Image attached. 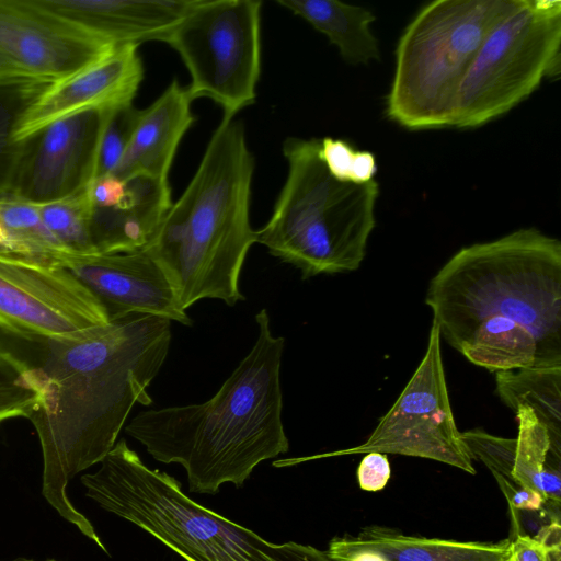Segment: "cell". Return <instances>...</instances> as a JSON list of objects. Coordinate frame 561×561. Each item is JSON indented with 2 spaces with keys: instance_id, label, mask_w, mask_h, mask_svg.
<instances>
[{
  "instance_id": "obj_1",
  "label": "cell",
  "mask_w": 561,
  "mask_h": 561,
  "mask_svg": "<svg viewBox=\"0 0 561 561\" xmlns=\"http://www.w3.org/2000/svg\"><path fill=\"white\" fill-rule=\"evenodd\" d=\"M171 322L130 314L73 335L30 342L41 398L27 419L42 450L43 496L106 553L92 523L68 497L67 485L110 453L135 404L152 403L147 388L168 356Z\"/></svg>"
},
{
  "instance_id": "obj_2",
  "label": "cell",
  "mask_w": 561,
  "mask_h": 561,
  "mask_svg": "<svg viewBox=\"0 0 561 561\" xmlns=\"http://www.w3.org/2000/svg\"><path fill=\"white\" fill-rule=\"evenodd\" d=\"M425 304L440 337L476 366L561 365V243L535 228L460 249Z\"/></svg>"
},
{
  "instance_id": "obj_3",
  "label": "cell",
  "mask_w": 561,
  "mask_h": 561,
  "mask_svg": "<svg viewBox=\"0 0 561 561\" xmlns=\"http://www.w3.org/2000/svg\"><path fill=\"white\" fill-rule=\"evenodd\" d=\"M255 322L251 351L209 400L141 411L125 426L156 460L181 465L191 492L215 494L224 483L240 488L259 463L288 451L280 388L285 339L273 335L266 309Z\"/></svg>"
},
{
  "instance_id": "obj_4",
  "label": "cell",
  "mask_w": 561,
  "mask_h": 561,
  "mask_svg": "<svg viewBox=\"0 0 561 561\" xmlns=\"http://www.w3.org/2000/svg\"><path fill=\"white\" fill-rule=\"evenodd\" d=\"M253 171L243 124L222 116L195 174L144 248L168 275L184 310L205 298L228 306L244 300L239 279L255 243Z\"/></svg>"
},
{
  "instance_id": "obj_5",
  "label": "cell",
  "mask_w": 561,
  "mask_h": 561,
  "mask_svg": "<svg viewBox=\"0 0 561 561\" xmlns=\"http://www.w3.org/2000/svg\"><path fill=\"white\" fill-rule=\"evenodd\" d=\"M85 495L153 536L186 561H333L327 551L273 543L188 497L163 471L150 469L125 439L83 474Z\"/></svg>"
},
{
  "instance_id": "obj_6",
  "label": "cell",
  "mask_w": 561,
  "mask_h": 561,
  "mask_svg": "<svg viewBox=\"0 0 561 561\" xmlns=\"http://www.w3.org/2000/svg\"><path fill=\"white\" fill-rule=\"evenodd\" d=\"M320 140L287 138L285 184L255 242L298 268L304 279L356 271L375 228L379 184L334 179L319 157Z\"/></svg>"
},
{
  "instance_id": "obj_7",
  "label": "cell",
  "mask_w": 561,
  "mask_h": 561,
  "mask_svg": "<svg viewBox=\"0 0 561 561\" xmlns=\"http://www.w3.org/2000/svg\"><path fill=\"white\" fill-rule=\"evenodd\" d=\"M520 0H435L407 25L396 51L386 114L410 130L453 126L462 81L490 31Z\"/></svg>"
},
{
  "instance_id": "obj_8",
  "label": "cell",
  "mask_w": 561,
  "mask_h": 561,
  "mask_svg": "<svg viewBox=\"0 0 561 561\" xmlns=\"http://www.w3.org/2000/svg\"><path fill=\"white\" fill-rule=\"evenodd\" d=\"M561 1L520 0L486 35L459 89L453 126L474 128L560 75Z\"/></svg>"
},
{
  "instance_id": "obj_9",
  "label": "cell",
  "mask_w": 561,
  "mask_h": 561,
  "mask_svg": "<svg viewBox=\"0 0 561 561\" xmlns=\"http://www.w3.org/2000/svg\"><path fill=\"white\" fill-rule=\"evenodd\" d=\"M261 1L195 0L160 42L182 58L192 100L208 98L236 114L256 98L261 72Z\"/></svg>"
},
{
  "instance_id": "obj_10",
  "label": "cell",
  "mask_w": 561,
  "mask_h": 561,
  "mask_svg": "<svg viewBox=\"0 0 561 561\" xmlns=\"http://www.w3.org/2000/svg\"><path fill=\"white\" fill-rule=\"evenodd\" d=\"M440 340L438 327L432 321L422 360L364 443L314 457L280 460L279 466L320 457L376 451L435 460L474 474L473 459L451 410Z\"/></svg>"
},
{
  "instance_id": "obj_11",
  "label": "cell",
  "mask_w": 561,
  "mask_h": 561,
  "mask_svg": "<svg viewBox=\"0 0 561 561\" xmlns=\"http://www.w3.org/2000/svg\"><path fill=\"white\" fill-rule=\"evenodd\" d=\"M110 323L98 299L67 268L0 251V329L36 342Z\"/></svg>"
},
{
  "instance_id": "obj_12",
  "label": "cell",
  "mask_w": 561,
  "mask_h": 561,
  "mask_svg": "<svg viewBox=\"0 0 561 561\" xmlns=\"http://www.w3.org/2000/svg\"><path fill=\"white\" fill-rule=\"evenodd\" d=\"M111 110L80 112L24 138L8 195L43 205L89 187Z\"/></svg>"
},
{
  "instance_id": "obj_13",
  "label": "cell",
  "mask_w": 561,
  "mask_h": 561,
  "mask_svg": "<svg viewBox=\"0 0 561 561\" xmlns=\"http://www.w3.org/2000/svg\"><path fill=\"white\" fill-rule=\"evenodd\" d=\"M115 46L34 0H0V54L30 76L60 82Z\"/></svg>"
},
{
  "instance_id": "obj_14",
  "label": "cell",
  "mask_w": 561,
  "mask_h": 561,
  "mask_svg": "<svg viewBox=\"0 0 561 561\" xmlns=\"http://www.w3.org/2000/svg\"><path fill=\"white\" fill-rule=\"evenodd\" d=\"M67 270L98 299L110 322L151 314L184 325L193 323L168 275L145 249L76 256Z\"/></svg>"
},
{
  "instance_id": "obj_15",
  "label": "cell",
  "mask_w": 561,
  "mask_h": 561,
  "mask_svg": "<svg viewBox=\"0 0 561 561\" xmlns=\"http://www.w3.org/2000/svg\"><path fill=\"white\" fill-rule=\"evenodd\" d=\"M137 48L135 44L116 45L95 64L56 82L25 114L14 134L15 140L80 112L133 103L144 78Z\"/></svg>"
},
{
  "instance_id": "obj_16",
  "label": "cell",
  "mask_w": 561,
  "mask_h": 561,
  "mask_svg": "<svg viewBox=\"0 0 561 561\" xmlns=\"http://www.w3.org/2000/svg\"><path fill=\"white\" fill-rule=\"evenodd\" d=\"M39 7L114 44L161 41L195 0H34Z\"/></svg>"
},
{
  "instance_id": "obj_17",
  "label": "cell",
  "mask_w": 561,
  "mask_h": 561,
  "mask_svg": "<svg viewBox=\"0 0 561 561\" xmlns=\"http://www.w3.org/2000/svg\"><path fill=\"white\" fill-rule=\"evenodd\" d=\"M192 99L173 80L140 116L130 141L112 175L122 181L137 175L168 180L178 147L192 126Z\"/></svg>"
},
{
  "instance_id": "obj_18",
  "label": "cell",
  "mask_w": 561,
  "mask_h": 561,
  "mask_svg": "<svg viewBox=\"0 0 561 561\" xmlns=\"http://www.w3.org/2000/svg\"><path fill=\"white\" fill-rule=\"evenodd\" d=\"M124 182V194L117 203L92 205L91 236L96 254L144 249L172 205L168 180L137 175Z\"/></svg>"
},
{
  "instance_id": "obj_19",
  "label": "cell",
  "mask_w": 561,
  "mask_h": 561,
  "mask_svg": "<svg viewBox=\"0 0 561 561\" xmlns=\"http://www.w3.org/2000/svg\"><path fill=\"white\" fill-rule=\"evenodd\" d=\"M371 550L387 561H511V539L499 542L458 541L402 534L383 526H368L356 536L333 538L327 550L333 561Z\"/></svg>"
},
{
  "instance_id": "obj_20",
  "label": "cell",
  "mask_w": 561,
  "mask_h": 561,
  "mask_svg": "<svg viewBox=\"0 0 561 561\" xmlns=\"http://www.w3.org/2000/svg\"><path fill=\"white\" fill-rule=\"evenodd\" d=\"M277 3L324 34L346 62L367 65L380 59L379 43L370 28L376 16L370 10L337 0H277Z\"/></svg>"
},
{
  "instance_id": "obj_21",
  "label": "cell",
  "mask_w": 561,
  "mask_h": 561,
  "mask_svg": "<svg viewBox=\"0 0 561 561\" xmlns=\"http://www.w3.org/2000/svg\"><path fill=\"white\" fill-rule=\"evenodd\" d=\"M514 413L518 434L514 445L512 478L517 485L559 505L561 439L551 435L530 408L519 407Z\"/></svg>"
},
{
  "instance_id": "obj_22",
  "label": "cell",
  "mask_w": 561,
  "mask_h": 561,
  "mask_svg": "<svg viewBox=\"0 0 561 561\" xmlns=\"http://www.w3.org/2000/svg\"><path fill=\"white\" fill-rule=\"evenodd\" d=\"M495 390L513 412L530 408L551 435L561 439V365L497 371Z\"/></svg>"
},
{
  "instance_id": "obj_23",
  "label": "cell",
  "mask_w": 561,
  "mask_h": 561,
  "mask_svg": "<svg viewBox=\"0 0 561 561\" xmlns=\"http://www.w3.org/2000/svg\"><path fill=\"white\" fill-rule=\"evenodd\" d=\"M0 224L8 252L50 266L68 268L75 255L45 226L34 205L11 195L0 198Z\"/></svg>"
},
{
  "instance_id": "obj_24",
  "label": "cell",
  "mask_w": 561,
  "mask_h": 561,
  "mask_svg": "<svg viewBox=\"0 0 561 561\" xmlns=\"http://www.w3.org/2000/svg\"><path fill=\"white\" fill-rule=\"evenodd\" d=\"M30 75L0 77V198L7 196L22 150L14 134L30 108L55 84Z\"/></svg>"
},
{
  "instance_id": "obj_25",
  "label": "cell",
  "mask_w": 561,
  "mask_h": 561,
  "mask_svg": "<svg viewBox=\"0 0 561 561\" xmlns=\"http://www.w3.org/2000/svg\"><path fill=\"white\" fill-rule=\"evenodd\" d=\"M89 187L66 198L38 205L48 230L68 252L79 256L96 254L91 236L92 202Z\"/></svg>"
},
{
  "instance_id": "obj_26",
  "label": "cell",
  "mask_w": 561,
  "mask_h": 561,
  "mask_svg": "<svg viewBox=\"0 0 561 561\" xmlns=\"http://www.w3.org/2000/svg\"><path fill=\"white\" fill-rule=\"evenodd\" d=\"M39 398L41 385L35 367L0 346V423L27 419Z\"/></svg>"
},
{
  "instance_id": "obj_27",
  "label": "cell",
  "mask_w": 561,
  "mask_h": 561,
  "mask_svg": "<svg viewBox=\"0 0 561 561\" xmlns=\"http://www.w3.org/2000/svg\"><path fill=\"white\" fill-rule=\"evenodd\" d=\"M319 157L328 172L341 182L368 183L377 172L376 157L370 151L357 150L343 139H321Z\"/></svg>"
},
{
  "instance_id": "obj_28",
  "label": "cell",
  "mask_w": 561,
  "mask_h": 561,
  "mask_svg": "<svg viewBox=\"0 0 561 561\" xmlns=\"http://www.w3.org/2000/svg\"><path fill=\"white\" fill-rule=\"evenodd\" d=\"M140 112L133 103L111 110L100 142L94 180L115 171L130 141Z\"/></svg>"
},
{
  "instance_id": "obj_29",
  "label": "cell",
  "mask_w": 561,
  "mask_h": 561,
  "mask_svg": "<svg viewBox=\"0 0 561 561\" xmlns=\"http://www.w3.org/2000/svg\"><path fill=\"white\" fill-rule=\"evenodd\" d=\"M390 476L391 468L387 455L376 451L365 454L356 471L359 488L368 492L381 491Z\"/></svg>"
},
{
  "instance_id": "obj_30",
  "label": "cell",
  "mask_w": 561,
  "mask_h": 561,
  "mask_svg": "<svg viewBox=\"0 0 561 561\" xmlns=\"http://www.w3.org/2000/svg\"><path fill=\"white\" fill-rule=\"evenodd\" d=\"M511 561H553L559 556L560 547H553L541 538L517 534L511 540Z\"/></svg>"
},
{
  "instance_id": "obj_31",
  "label": "cell",
  "mask_w": 561,
  "mask_h": 561,
  "mask_svg": "<svg viewBox=\"0 0 561 561\" xmlns=\"http://www.w3.org/2000/svg\"><path fill=\"white\" fill-rule=\"evenodd\" d=\"M27 75L19 66L0 54V76Z\"/></svg>"
},
{
  "instance_id": "obj_32",
  "label": "cell",
  "mask_w": 561,
  "mask_h": 561,
  "mask_svg": "<svg viewBox=\"0 0 561 561\" xmlns=\"http://www.w3.org/2000/svg\"><path fill=\"white\" fill-rule=\"evenodd\" d=\"M343 561H387L385 557L371 550H363L351 554Z\"/></svg>"
},
{
  "instance_id": "obj_33",
  "label": "cell",
  "mask_w": 561,
  "mask_h": 561,
  "mask_svg": "<svg viewBox=\"0 0 561 561\" xmlns=\"http://www.w3.org/2000/svg\"><path fill=\"white\" fill-rule=\"evenodd\" d=\"M0 251L8 252L7 245H5V234H4V231L2 229L1 224H0Z\"/></svg>"
},
{
  "instance_id": "obj_34",
  "label": "cell",
  "mask_w": 561,
  "mask_h": 561,
  "mask_svg": "<svg viewBox=\"0 0 561 561\" xmlns=\"http://www.w3.org/2000/svg\"><path fill=\"white\" fill-rule=\"evenodd\" d=\"M10 561H37V560L20 557V558H15L13 560H10ZM42 561H59V560L46 559V560H42Z\"/></svg>"
},
{
  "instance_id": "obj_35",
  "label": "cell",
  "mask_w": 561,
  "mask_h": 561,
  "mask_svg": "<svg viewBox=\"0 0 561 561\" xmlns=\"http://www.w3.org/2000/svg\"><path fill=\"white\" fill-rule=\"evenodd\" d=\"M0 77H2V76H0Z\"/></svg>"
}]
</instances>
